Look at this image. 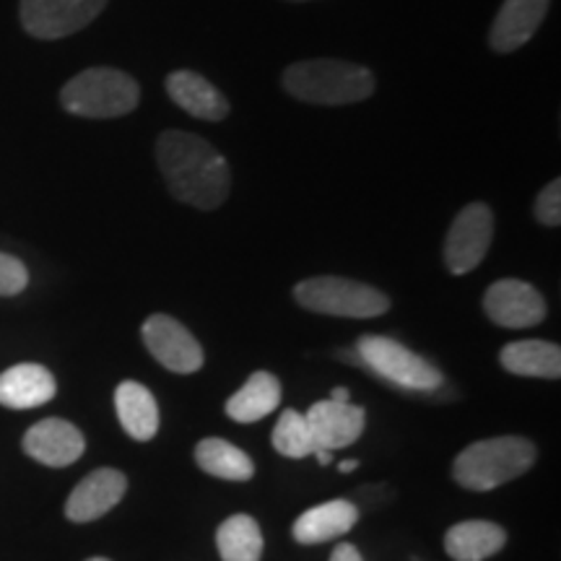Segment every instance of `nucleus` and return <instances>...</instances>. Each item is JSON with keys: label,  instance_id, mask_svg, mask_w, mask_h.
Listing matches in <instances>:
<instances>
[{"label": "nucleus", "instance_id": "22", "mask_svg": "<svg viewBox=\"0 0 561 561\" xmlns=\"http://www.w3.org/2000/svg\"><path fill=\"white\" fill-rule=\"evenodd\" d=\"M195 462L201 471L224 481H250L255 476V462L240 447H234L227 439L208 437L195 447Z\"/></svg>", "mask_w": 561, "mask_h": 561}, {"label": "nucleus", "instance_id": "9", "mask_svg": "<svg viewBox=\"0 0 561 561\" xmlns=\"http://www.w3.org/2000/svg\"><path fill=\"white\" fill-rule=\"evenodd\" d=\"M144 343L161 367L178 375H193L203 367V348L195 335L170 314H151L144 322Z\"/></svg>", "mask_w": 561, "mask_h": 561}, {"label": "nucleus", "instance_id": "27", "mask_svg": "<svg viewBox=\"0 0 561 561\" xmlns=\"http://www.w3.org/2000/svg\"><path fill=\"white\" fill-rule=\"evenodd\" d=\"M331 561H364V559L356 546L341 543V546H335V551L331 553Z\"/></svg>", "mask_w": 561, "mask_h": 561}, {"label": "nucleus", "instance_id": "29", "mask_svg": "<svg viewBox=\"0 0 561 561\" xmlns=\"http://www.w3.org/2000/svg\"><path fill=\"white\" fill-rule=\"evenodd\" d=\"M314 458H318L320 466H331V462H333V453H331V450H318V453H314Z\"/></svg>", "mask_w": 561, "mask_h": 561}, {"label": "nucleus", "instance_id": "4", "mask_svg": "<svg viewBox=\"0 0 561 561\" xmlns=\"http://www.w3.org/2000/svg\"><path fill=\"white\" fill-rule=\"evenodd\" d=\"M140 87L133 76L117 68H89L73 76L60 91L62 110L89 121L123 117L138 107Z\"/></svg>", "mask_w": 561, "mask_h": 561}, {"label": "nucleus", "instance_id": "14", "mask_svg": "<svg viewBox=\"0 0 561 561\" xmlns=\"http://www.w3.org/2000/svg\"><path fill=\"white\" fill-rule=\"evenodd\" d=\"M549 5L551 0H504L489 32L491 50L507 55L528 45L543 24Z\"/></svg>", "mask_w": 561, "mask_h": 561}, {"label": "nucleus", "instance_id": "26", "mask_svg": "<svg viewBox=\"0 0 561 561\" xmlns=\"http://www.w3.org/2000/svg\"><path fill=\"white\" fill-rule=\"evenodd\" d=\"M536 219L543 227H559L561 224V182L551 180L536 198Z\"/></svg>", "mask_w": 561, "mask_h": 561}, {"label": "nucleus", "instance_id": "20", "mask_svg": "<svg viewBox=\"0 0 561 561\" xmlns=\"http://www.w3.org/2000/svg\"><path fill=\"white\" fill-rule=\"evenodd\" d=\"M500 359L502 367L517 377H541V380L561 377V348L557 343L536 339L507 343Z\"/></svg>", "mask_w": 561, "mask_h": 561}, {"label": "nucleus", "instance_id": "18", "mask_svg": "<svg viewBox=\"0 0 561 561\" xmlns=\"http://www.w3.org/2000/svg\"><path fill=\"white\" fill-rule=\"evenodd\" d=\"M115 409L130 439L149 442L159 432V403L146 385L125 380L115 390Z\"/></svg>", "mask_w": 561, "mask_h": 561}, {"label": "nucleus", "instance_id": "12", "mask_svg": "<svg viewBox=\"0 0 561 561\" xmlns=\"http://www.w3.org/2000/svg\"><path fill=\"white\" fill-rule=\"evenodd\" d=\"M128 491V479L115 468H100L81 479L79 486L70 491L66 502V517L70 523L100 520L110 510H115Z\"/></svg>", "mask_w": 561, "mask_h": 561}, {"label": "nucleus", "instance_id": "11", "mask_svg": "<svg viewBox=\"0 0 561 561\" xmlns=\"http://www.w3.org/2000/svg\"><path fill=\"white\" fill-rule=\"evenodd\" d=\"M87 450V439L79 426L66 419H42L24 434V453L42 466H73Z\"/></svg>", "mask_w": 561, "mask_h": 561}, {"label": "nucleus", "instance_id": "3", "mask_svg": "<svg viewBox=\"0 0 561 561\" xmlns=\"http://www.w3.org/2000/svg\"><path fill=\"white\" fill-rule=\"evenodd\" d=\"M536 462V445L530 439L507 437L481 439L455 458L453 476L468 491H491L520 479Z\"/></svg>", "mask_w": 561, "mask_h": 561}, {"label": "nucleus", "instance_id": "32", "mask_svg": "<svg viewBox=\"0 0 561 561\" xmlns=\"http://www.w3.org/2000/svg\"><path fill=\"white\" fill-rule=\"evenodd\" d=\"M294 3H305V0H294Z\"/></svg>", "mask_w": 561, "mask_h": 561}, {"label": "nucleus", "instance_id": "19", "mask_svg": "<svg viewBox=\"0 0 561 561\" xmlns=\"http://www.w3.org/2000/svg\"><path fill=\"white\" fill-rule=\"evenodd\" d=\"M507 543V530L491 520H466L445 533V551L455 561H486Z\"/></svg>", "mask_w": 561, "mask_h": 561}, {"label": "nucleus", "instance_id": "25", "mask_svg": "<svg viewBox=\"0 0 561 561\" xmlns=\"http://www.w3.org/2000/svg\"><path fill=\"white\" fill-rule=\"evenodd\" d=\"M30 284V271L19 257L0 252V297H16Z\"/></svg>", "mask_w": 561, "mask_h": 561}, {"label": "nucleus", "instance_id": "16", "mask_svg": "<svg viewBox=\"0 0 561 561\" xmlns=\"http://www.w3.org/2000/svg\"><path fill=\"white\" fill-rule=\"evenodd\" d=\"M53 371L42 364H16L0 375V405L5 409H37L55 398Z\"/></svg>", "mask_w": 561, "mask_h": 561}, {"label": "nucleus", "instance_id": "10", "mask_svg": "<svg viewBox=\"0 0 561 561\" xmlns=\"http://www.w3.org/2000/svg\"><path fill=\"white\" fill-rule=\"evenodd\" d=\"M483 312L502 328H533L546 318V301L538 289L517 278H502L489 286Z\"/></svg>", "mask_w": 561, "mask_h": 561}, {"label": "nucleus", "instance_id": "2", "mask_svg": "<svg viewBox=\"0 0 561 561\" xmlns=\"http://www.w3.org/2000/svg\"><path fill=\"white\" fill-rule=\"evenodd\" d=\"M280 83L294 100L325 104V107H341V104L369 100L377 87L375 73L369 68L339 58L291 62L280 76Z\"/></svg>", "mask_w": 561, "mask_h": 561}, {"label": "nucleus", "instance_id": "5", "mask_svg": "<svg viewBox=\"0 0 561 561\" xmlns=\"http://www.w3.org/2000/svg\"><path fill=\"white\" fill-rule=\"evenodd\" d=\"M294 299L305 310L333 314V318H380L390 310V299L375 286L341 276L307 278L294 286Z\"/></svg>", "mask_w": 561, "mask_h": 561}, {"label": "nucleus", "instance_id": "8", "mask_svg": "<svg viewBox=\"0 0 561 561\" xmlns=\"http://www.w3.org/2000/svg\"><path fill=\"white\" fill-rule=\"evenodd\" d=\"M494 237V214L486 203H468L455 216L445 240V265L455 276H466L486 257Z\"/></svg>", "mask_w": 561, "mask_h": 561}, {"label": "nucleus", "instance_id": "15", "mask_svg": "<svg viewBox=\"0 0 561 561\" xmlns=\"http://www.w3.org/2000/svg\"><path fill=\"white\" fill-rule=\"evenodd\" d=\"M167 94L178 107L198 121L219 123L229 115L227 96L195 70H174L167 76Z\"/></svg>", "mask_w": 561, "mask_h": 561}, {"label": "nucleus", "instance_id": "1", "mask_svg": "<svg viewBox=\"0 0 561 561\" xmlns=\"http://www.w3.org/2000/svg\"><path fill=\"white\" fill-rule=\"evenodd\" d=\"M157 164L170 193L187 206L214 210L229 198L231 170L206 138L164 130L157 140Z\"/></svg>", "mask_w": 561, "mask_h": 561}, {"label": "nucleus", "instance_id": "21", "mask_svg": "<svg viewBox=\"0 0 561 561\" xmlns=\"http://www.w3.org/2000/svg\"><path fill=\"white\" fill-rule=\"evenodd\" d=\"M280 403V382L271 371H252L250 380L227 401L229 419L240 424L261 421L278 409Z\"/></svg>", "mask_w": 561, "mask_h": 561}, {"label": "nucleus", "instance_id": "24", "mask_svg": "<svg viewBox=\"0 0 561 561\" xmlns=\"http://www.w3.org/2000/svg\"><path fill=\"white\" fill-rule=\"evenodd\" d=\"M273 447L284 455V458L301 460L307 455L318 453V445H314L310 424L307 419L297 411H284L273 426Z\"/></svg>", "mask_w": 561, "mask_h": 561}, {"label": "nucleus", "instance_id": "17", "mask_svg": "<svg viewBox=\"0 0 561 561\" xmlns=\"http://www.w3.org/2000/svg\"><path fill=\"white\" fill-rule=\"evenodd\" d=\"M356 520H359V507L356 504H351L348 500H331L301 512L291 528L294 541L305 546L333 541V538L346 536Z\"/></svg>", "mask_w": 561, "mask_h": 561}, {"label": "nucleus", "instance_id": "23", "mask_svg": "<svg viewBox=\"0 0 561 561\" xmlns=\"http://www.w3.org/2000/svg\"><path fill=\"white\" fill-rule=\"evenodd\" d=\"M216 549L224 561H261L263 533L250 515H231L216 530Z\"/></svg>", "mask_w": 561, "mask_h": 561}, {"label": "nucleus", "instance_id": "28", "mask_svg": "<svg viewBox=\"0 0 561 561\" xmlns=\"http://www.w3.org/2000/svg\"><path fill=\"white\" fill-rule=\"evenodd\" d=\"M331 401H335V403H348V390H346V388H335V390L331 392Z\"/></svg>", "mask_w": 561, "mask_h": 561}, {"label": "nucleus", "instance_id": "13", "mask_svg": "<svg viewBox=\"0 0 561 561\" xmlns=\"http://www.w3.org/2000/svg\"><path fill=\"white\" fill-rule=\"evenodd\" d=\"M307 424H310L312 439L318 450H341V447L354 445L362 437L364 426H367V416L364 409L351 403H335L328 401L314 403L310 411L305 413Z\"/></svg>", "mask_w": 561, "mask_h": 561}, {"label": "nucleus", "instance_id": "30", "mask_svg": "<svg viewBox=\"0 0 561 561\" xmlns=\"http://www.w3.org/2000/svg\"><path fill=\"white\" fill-rule=\"evenodd\" d=\"M356 468H359V460H343V462H339V471L341 473H351V471H356Z\"/></svg>", "mask_w": 561, "mask_h": 561}, {"label": "nucleus", "instance_id": "31", "mask_svg": "<svg viewBox=\"0 0 561 561\" xmlns=\"http://www.w3.org/2000/svg\"><path fill=\"white\" fill-rule=\"evenodd\" d=\"M87 561H110V559H104V557H94V559H87Z\"/></svg>", "mask_w": 561, "mask_h": 561}, {"label": "nucleus", "instance_id": "6", "mask_svg": "<svg viewBox=\"0 0 561 561\" xmlns=\"http://www.w3.org/2000/svg\"><path fill=\"white\" fill-rule=\"evenodd\" d=\"M356 351H359V359L367 364L375 375L398 385V388L430 392L445 385V377H442V371L434 367L432 362L413 354L411 348H405L403 343H398L396 339L364 335V339L356 343Z\"/></svg>", "mask_w": 561, "mask_h": 561}, {"label": "nucleus", "instance_id": "7", "mask_svg": "<svg viewBox=\"0 0 561 561\" xmlns=\"http://www.w3.org/2000/svg\"><path fill=\"white\" fill-rule=\"evenodd\" d=\"M107 3L110 0H21L19 16L32 37L62 39L89 26Z\"/></svg>", "mask_w": 561, "mask_h": 561}]
</instances>
